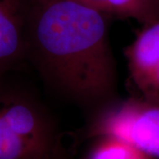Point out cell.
<instances>
[{
    "label": "cell",
    "mask_w": 159,
    "mask_h": 159,
    "mask_svg": "<svg viewBox=\"0 0 159 159\" xmlns=\"http://www.w3.org/2000/svg\"><path fill=\"white\" fill-rule=\"evenodd\" d=\"M111 20L77 0H28L26 61L51 90L91 113L119 98Z\"/></svg>",
    "instance_id": "cell-1"
},
{
    "label": "cell",
    "mask_w": 159,
    "mask_h": 159,
    "mask_svg": "<svg viewBox=\"0 0 159 159\" xmlns=\"http://www.w3.org/2000/svg\"><path fill=\"white\" fill-rule=\"evenodd\" d=\"M11 73L0 75V159H71L49 110Z\"/></svg>",
    "instance_id": "cell-2"
},
{
    "label": "cell",
    "mask_w": 159,
    "mask_h": 159,
    "mask_svg": "<svg viewBox=\"0 0 159 159\" xmlns=\"http://www.w3.org/2000/svg\"><path fill=\"white\" fill-rule=\"evenodd\" d=\"M87 136L115 137L159 159V104L134 96L118 98L92 113Z\"/></svg>",
    "instance_id": "cell-3"
},
{
    "label": "cell",
    "mask_w": 159,
    "mask_h": 159,
    "mask_svg": "<svg viewBox=\"0 0 159 159\" xmlns=\"http://www.w3.org/2000/svg\"><path fill=\"white\" fill-rule=\"evenodd\" d=\"M141 25L124 50L129 79L134 97L159 104V17Z\"/></svg>",
    "instance_id": "cell-4"
},
{
    "label": "cell",
    "mask_w": 159,
    "mask_h": 159,
    "mask_svg": "<svg viewBox=\"0 0 159 159\" xmlns=\"http://www.w3.org/2000/svg\"><path fill=\"white\" fill-rule=\"evenodd\" d=\"M28 0H0V75L26 62Z\"/></svg>",
    "instance_id": "cell-5"
},
{
    "label": "cell",
    "mask_w": 159,
    "mask_h": 159,
    "mask_svg": "<svg viewBox=\"0 0 159 159\" xmlns=\"http://www.w3.org/2000/svg\"><path fill=\"white\" fill-rule=\"evenodd\" d=\"M111 18L132 19L140 24L159 17V0H77Z\"/></svg>",
    "instance_id": "cell-6"
},
{
    "label": "cell",
    "mask_w": 159,
    "mask_h": 159,
    "mask_svg": "<svg viewBox=\"0 0 159 159\" xmlns=\"http://www.w3.org/2000/svg\"><path fill=\"white\" fill-rule=\"evenodd\" d=\"M95 139L89 152L80 159H154L118 138L99 136Z\"/></svg>",
    "instance_id": "cell-7"
}]
</instances>
